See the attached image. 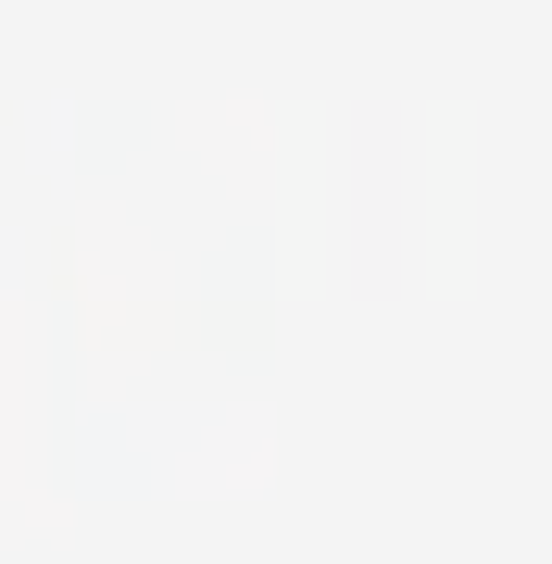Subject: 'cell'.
I'll return each instance as SVG.
<instances>
[{
	"mask_svg": "<svg viewBox=\"0 0 552 564\" xmlns=\"http://www.w3.org/2000/svg\"><path fill=\"white\" fill-rule=\"evenodd\" d=\"M176 163H202L226 214H264L277 202V151H289V101H251V88H226V101H188L164 126Z\"/></svg>",
	"mask_w": 552,
	"mask_h": 564,
	"instance_id": "obj_3",
	"label": "cell"
},
{
	"mask_svg": "<svg viewBox=\"0 0 552 564\" xmlns=\"http://www.w3.org/2000/svg\"><path fill=\"white\" fill-rule=\"evenodd\" d=\"M188 263L202 251L126 176H88V188H63V226L39 239V289H63L76 364H164L188 351Z\"/></svg>",
	"mask_w": 552,
	"mask_h": 564,
	"instance_id": "obj_1",
	"label": "cell"
},
{
	"mask_svg": "<svg viewBox=\"0 0 552 564\" xmlns=\"http://www.w3.org/2000/svg\"><path fill=\"white\" fill-rule=\"evenodd\" d=\"M327 151L351 163V188L327 202L339 214V276L351 289H402L414 276V188H402L414 176V113H377L365 101V113H339Z\"/></svg>",
	"mask_w": 552,
	"mask_h": 564,
	"instance_id": "obj_2",
	"label": "cell"
},
{
	"mask_svg": "<svg viewBox=\"0 0 552 564\" xmlns=\"http://www.w3.org/2000/svg\"><path fill=\"white\" fill-rule=\"evenodd\" d=\"M414 151H427V188H414V276H465V151L477 126L465 113H414Z\"/></svg>",
	"mask_w": 552,
	"mask_h": 564,
	"instance_id": "obj_4",
	"label": "cell"
}]
</instances>
